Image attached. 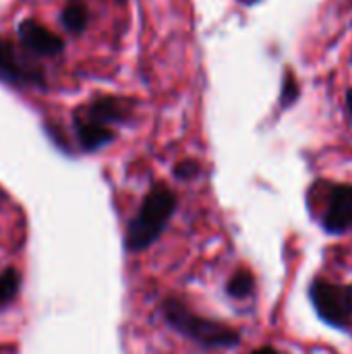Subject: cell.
Masks as SVG:
<instances>
[{"instance_id": "cell-7", "label": "cell", "mask_w": 352, "mask_h": 354, "mask_svg": "<svg viewBox=\"0 0 352 354\" xmlns=\"http://www.w3.org/2000/svg\"><path fill=\"white\" fill-rule=\"evenodd\" d=\"M19 39L29 52H33L37 56H58L64 50L62 37L56 35L54 31H50L48 27H44L41 23L33 21V19L21 21Z\"/></svg>"}, {"instance_id": "cell-10", "label": "cell", "mask_w": 352, "mask_h": 354, "mask_svg": "<svg viewBox=\"0 0 352 354\" xmlns=\"http://www.w3.org/2000/svg\"><path fill=\"white\" fill-rule=\"evenodd\" d=\"M60 21H62V27L71 33H81L85 27H87V21H89V12H87V6L83 2H71L62 8V15H60Z\"/></svg>"}, {"instance_id": "cell-9", "label": "cell", "mask_w": 352, "mask_h": 354, "mask_svg": "<svg viewBox=\"0 0 352 354\" xmlns=\"http://www.w3.org/2000/svg\"><path fill=\"white\" fill-rule=\"evenodd\" d=\"M224 292L232 299V301H247L253 297L255 292V276L249 270H237L224 286Z\"/></svg>"}, {"instance_id": "cell-12", "label": "cell", "mask_w": 352, "mask_h": 354, "mask_svg": "<svg viewBox=\"0 0 352 354\" xmlns=\"http://www.w3.org/2000/svg\"><path fill=\"white\" fill-rule=\"evenodd\" d=\"M299 95H301V87H299V83L295 81L293 73L286 71V75H284V79H282V91H280V104H282V108L293 106V104L299 100Z\"/></svg>"}, {"instance_id": "cell-5", "label": "cell", "mask_w": 352, "mask_h": 354, "mask_svg": "<svg viewBox=\"0 0 352 354\" xmlns=\"http://www.w3.org/2000/svg\"><path fill=\"white\" fill-rule=\"evenodd\" d=\"M0 81L8 85H41L44 75L23 58L12 41L0 37Z\"/></svg>"}, {"instance_id": "cell-14", "label": "cell", "mask_w": 352, "mask_h": 354, "mask_svg": "<svg viewBox=\"0 0 352 354\" xmlns=\"http://www.w3.org/2000/svg\"><path fill=\"white\" fill-rule=\"evenodd\" d=\"M249 354H280L274 346H259V348H255V351H251Z\"/></svg>"}, {"instance_id": "cell-8", "label": "cell", "mask_w": 352, "mask_h": 354, "mask_svg": "<svg viewBox=\"0 0 352 354\" xmlns=\"http://www.w3.org/2000/svg\"><path fill=\"white\" fill-rule=\"evenodd\" d=\"M73 122H75L77 141H79V145H81L83 151H98V149L110 145L116 139L114 129L104 127V124H98V122H91L87 118L79 116L77 112L73 116Z\"/></svg>"}, {"instance_id": "cell-3", "label": "cell", "mask_w": 352, "mask_h": 354, "mask_svg": "<svg viewBox=\"0 0 352 354\" xmlns=\"http://www.w3.org/2000/svg\"><path fill=\"white\" fill-rule=\"evenodd\" d=\"M315 315L330 328L340 332L352 330V284H340L324 276H315L307 288Z\"/></svg>"}, {"instance_id": "cell-13", "label": "cell", "mask_w": 352, "mask_h": 354, "mask_svg": "<svg viewBox=\"0 0 352 354\" xmlns=\"http://www.w3.org/2000/svg\"><path fill=\"white\" fill-rule=\"evenodd\" d=\"M174 176L178 178V180H185V183H189V180H195V178H199V174H201V166H199V162L197 160H180L176 166H174Z\"/></svg>"}, {"instance_id": "cell-4", "label": "cell", "mask_w": 352, "mask_h": 354, "mask_svg": "<svg viewBox=\"0 0 352 354\" xmlns=\"http://www.w3.org/2000/svg\"><path fill=\"white\" fill-rule=\"evenodd\" d=\"M319 226L330 236L352 232V185L334 183L326 189Z\"/></svg>"}, {"instance_id": "cell-1", "label": "cell", "mask_w": 352, "mask_h": 354, "mask_svg": "<svg viewBox=\"0 0 352 354\" xmlns=\"http://www.w3.org/2000/svg\"><path fill=\"white\" fill-rule=\"evenodd\" d=\"M160 313L164 324L176 332L178 336L191 340L203 351H220V348H237L241 344V332L232 326L210 319L195 313L183 299L168 297L160 305Z\"/></svg>"}, {"instance_id": "cell-15", "label": "cell", "mask_w": 352, "mask_h": 354, "mask_svg": "<svg viewBox=\"0 0 352 354\" xmlns=\"http://www.w3.org/2000/svg\"><path fill=\"white\" fill-rule=\"evenodd\" d=\"M346 110H349V116H351L352 120V89H346Z\"/></svg>"}, {"instance_id": "cell-2", "label": "cell", "mask_w": 352, "mask_h": 354, "mask_svg": "<svg viewBox=\"0 0 352 354\" xmlns=\"http://www.w3.org/2000/svg\"><path fill=\"white\" fill-rule=\"evenodd\" d=\"M178 207V195L164 183H156L143 197L137 214L127 224L124 249L133 255L154 247L166 232Z\"/></svg>"}, {"instance_id": "cell-6", "label": "cell", "mask_w": 352, "mask_h": 354, "mask_svg": "<svg viewBox=\"0 0 352 354\" xmlns=\"http://www.w3.org/2000/svg\"><path fill=\"white\" fill-rule=\"evenodd\" d=\"M131 110H133V106L129 100L116 97V95H104V97L93 100L87 106H83L81 110H77V114L91 120V122H98V124L112 129L114 124L127 122L131 116Z\"/></svg>"}, {"instance_id": "cell-11", "label": "cell", "mask_w": 352, "mask_h": 354, "mask_svg": "<svg viewBox=\"0 0 352 354\" xmlns=\"http://www.w3.org/2000/svg\"><path fill=\"white\" fill-rule=\"evenodd\" d=\"M19 286L21 276L15 268H8L0 274V309L15 301V297L19 295Z\"/></svg>"}]
</instances>
